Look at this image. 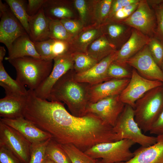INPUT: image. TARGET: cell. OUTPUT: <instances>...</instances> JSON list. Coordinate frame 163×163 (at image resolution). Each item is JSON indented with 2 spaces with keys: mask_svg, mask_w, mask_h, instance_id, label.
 Here are the masks:
<instances>
[{
  "mask_svg": "<svg viewBox=\"0 0 163 163\" xmlns=\"http://www.w3.org/2000/svg\"><path fill=\"white\" fill-rule=\"evenodd\" d=\"M71 55L74 62L73 70L75 73L86 71L98 62L86 53L75 52Z\"/></svg>",
  "mask_w": 163,
  "mask_h": 163,
  "instance_id": "cell-30",
  "label": "cell"
},
{
  "mask_svg": "<svg viewBox=\"0 0 163 163\" xmlns=\"http://www.w3.org/2000/svg\"><path fill=\"white\" fill-rule=\"evenodd\" d=\"M113 0H93L88 2V18L93 22L101 25L107 21Z\"/></svg>",
  "mask_w": 163,
  "mask_h": 163,
  "instance_id": "cell-24",
  "label": "cell"
},
{
  "mask_svg": "<svg viewBox=\"0 0 163 163\" xmlns=\"http://www.w3.org/2000/svg\"><path fill=\"white\" fill-rule=\"evenodd\" d=\"M0 121L17 130L31 144L52 138L50 134L39 129L24 117L14 119L1 118Z\"/></svg>",
  "mask_w": 163,
  "mask_h": 163,
  "instance_id": "cell-15",
  "label": "cell"
},
{
  "mask_svg": "<svg viewBox=\"0 0 163 163\" xmlns=\"http://www.w3.org/2000/svg\"><path fill=\"white\" fill-rule=\"evenodd\" d=\"M68 53L55 57L50 74L36 90L33 91L36 96L47 100L51 90L56 82L64 75L73 69L74 62L71 55Z\"/></svg>",
  "mask_w": 163,
  "mask_h": 163,
  "instance_id": "cell-12",
  "label": "cell"
},
{
  "mask_svg": "<svg viewBox=\"0 0 163 163\" xmlns=\"http://www.w3.org/2000/svg\"><path fill=\"white\" fill-rule=\"evenodd\" d=\"M125 105L120 100V95H114L89 103L87 113L96 116L104 123L113 127Z\"/></svg>",
  "mask_w": 163,
  "mask_h": 163,
  "instance_id": "cell-9",
  "label": "cell"
},
{
  "mask_svg": "<svg viewBox=\"0 0 163 163\" xmlns=\"http://www.w3.org/2000/svg\"><path fill=\"white\" fill-rule=\"evenodd\" d=\"M116 52L104 58L86 71L79 73H75L74 72V79L78 82L91 85L110 80L107 75V70L110 65L113 61Z\"/></svg>",
  "mask_w": 163,
  "mask_h": 163,
  "instance_id": "cell-17",
  "label": "cell"
},
{
  "mask_svg": "<svg viewBox=\"0 0 163 163\" xmlns=\"http://www.w3.org/2000/svg\"><path fill=\"white\" fill-rule=\"evenodd\" d=\"M135 144L131 140L123 139L98 144L84 152L93 158L101 159L103 163L124 162L134 156L130 149Z\"/></svg>",
  "mask_w": 163,
  "mask_h": 163,
  "instance_id": "cell-6",
  "label": "cell"
},
{
  "mask_svg": "<svg viewBox=\"0 0 163 163\" xmlns=\"http://www.w3.org/2000/svg\"><path fill=\"white\" fill-rule=\"evenodd\" d=\"M130 80L112 79L96 85L89 84L88 89L89 103H95L109 97L120 95Z\"/></svg>",
  "mask_w": 163,
  "mask_h": 163,
  "instance_id": "cell-16",
  "label": "cell"
},
{
  "mask_svg": "<svg viewBox=\"0 0 163 163\" xmlns=\"http://www.w3.org/2000/svg\"><path fill=\"white\" fill-rule=\"evenodd\" d=\"M46 154L47 158L56 163H72L61 145L52 138L46 146Z\"/></svg>",
  "mask_w": 163,
  "mask_h": 163,
  "instance_id": "cell-29",
  "label": "cell"
},
{
  "mask_svg": "<svg viewBox=\"0 0 163 163\" xmlns=\"http://www.w3.org/2000/svg\"><path fill=\"white\" fill-rule=\"evenodd\" d=\"M125 63L133 67L144 78L163 83V72L152 56L147 45Z\"/></svg>",
  "mask_w": 163,
  "mask_h": 163,
  "instance_id": "cell-13",
  "label": "cell"
},
{
  "mask_svg": "<svg viewBox=\"0 0 163 163\" xmlns=\"http://www.w3.org/2000/svg\"><path fill=\"white\" fill-rule=\"evenodd\" d=\"M120 163V162H116V163Z\"/></svg>",
  "mask_w": 163,
  "mask_h": 163,
  "instance_id": "cell-49",
  "label": "cell"
},
{
  "mask_svg": "<svg viewBox=\"0 0 163 163\" xmlns=\"http://www.w3.org/2000/svg\"><path fill=\"white\" fill-rule=\"evenodd\" d=\"M27 99V95L21 96L5 95L0 99V116L11 119L24 117Z\"/></svg>",
  "mask_w": 163,
  "mask_h": 163,
  "instance_id": "cell-21",
  "label": "cell"
},
{
  "mask_svg": "<svg viewBox=\"0 0 163 163\" xmlns=\"http://www.w3.org/2000/svg\"><path fill=\"white\" fill-rule=\"evenodd\" d=\"M101 26L103 34L117 50L126 42L131 34L132 28L121 22L107 21Z\"/></svg>",
  "mask_w": 163,
  "mask_h": 163,
  "instance_id": "cell-19",
  "label": "cell"
},
{
  "mask_svg": "<svg viewBox=\"0 0 163 163\" xmlns=\"http://www.w3.org/2000/svg\"><path fill=\"white\" fill-rule=\"evenodd\" d=\"M74 73L73 69L69 71L56 82L47 100L62 101L67 105L71 114L82 117L87 114L89 84L76 81L74 79Z\"/></svg>",
  "mask_w": 163,
  "mask_h": 163,
  "instance_id": "cell-2",
  "label": "cell"
},
{
  "mask_svg": "<svg viewBox=\"0 0 163 163\" xmlns=\"http://www.w3.org/2000/svg\"><path fill=\"white\" fill-rule=\"evenodd\" d=\"M151 134L163 135V110L149 131Z\"/></svg>",
  "mask_w": 163,
  "mask_h": 163,
  "instance_id": "cell-44",
  "label": "cell"
},
{
  "mask_svg": "<svg viewBox=\"0 0 163 163\" xmlns=\"http://www.w3.org/2000/svg\"><path fill=\"white\" fill-rule=\"evenodd\" d=\"M50 20L49 38L66 41L70 43L74 37L66 30L60 20Z\"/></svg>",
  "mask_w": 163,
  "mask_h": 163,
  "instance_id": "cell-32",
  "label": "cell"
},
{
  "mask_svg": "<svg viewBox=\"0 0 163 163\" xmlns=\"http://www.w3.org/2000/svg\"><path fill=\"white\" fill-rule=\"evenodd\" d=\"M127 66L112 62L108 69L107 74L108 78L110 80L130 79L132 76V71L128 70Z\"/></svg>",
  "mask_w": 163,
  "mask_h": 163,
  "instance_id": "cell-34",
  "label": "cell"
},
{
  "mask_svg": "<svg viewBox=\"0 0 163 163\" xmlns=\"http://www.w3.org/2000/svg\"><path fill=\"white\" fill-rule=\"evenodd\" d=\"M44 163H56L52 160L46 157Z\"/></svg>",
  "mask_w": 163,
  "mask_h": 163,
  "instance_id": "cell-46",
  "label": "cell"
},
{
  "mask_svg": "<svg viewBox=\"0 0 163 163\" xmlns=\"http://www.w3.org/2000/svg\"><path fill=\"white\" fill-rule=\"evenodd\" d=\"M0 163H22L11 151L0 146Z\"/></svg>",
  "mask_w": 163,
  "mask_h": 163,
  "instance_id": "cell-41",
  "label": "cell"
},
{
  "mask_svg": "<svg viewBox=\"0 0 163 163\" xmlns=\"http://www.w3.org/2000/svg\"><path fill=\"white\" fill-rule=\"evenodd\" d=\"M160 68L163 72V59L162 61Z\"/></svg>",
  "mask_w": 163,
  "mask_h": 163,
  "instance_id": "cell-48",
  "label": "cell"
},
{
  "mask_svg": "<svg viewBox=\"0 0 163 163\" xmlns=\"http://www.w3.org/2000/svg\"><path fill=\"white\" fill-rule=\"evenodd\" d=\"M6 53V50L4 47L0 46V62H2Z\"/></svg>",
  "mask_w": 163,
  "mask_h": 163,
  "instance_id": "cell-45",
  "label": "cell"
},
{
  "mask_svg": "<svg viewBox=\"0 0 163 163\" xmlns=\"http://www.w3.org/2000/svg\"><path fill=\"white\" fill-rule=\"evenodd\" d=\"M104 35L99 37L88 47L87 54L98 62L112 53L117 51Z\"/></svg>",
  "mask_w": 163,
  "mask_h": 163,
  "instance_id": "cell-25",
  "label": "cell"
},
{
  "mask_svg": "<svg viewBox=\"0 0 163 163\" xmlns=\"http://www.w3.org/2000/svg\"><path fill=\"white\" fill-rule=\"evenodd\" d=\"M46 0H28L27 11L28 15L32 16L37 14L42 8Z\"/></svg>",
  "mask_w": 163,
  "mask_h": 163,
  "instance_id": "cell-42",
  "label": "cell"
},
{
  "mask_svg": "<svg viewBox=\"0 0 163 163\" xmlns=\"http://www.w3.org/2000/svg\"><path fill=\"white\" fill-rule=\"evenodd\" d=\"M0 42L8 49L18 38L28 34L8 5L0 0Z\"/></svg>",
  "mask_w": 163,
  "mask_h": 163,
  "instance_id": "cell-10",
  "label": "cell"
},
{
  "mask_svg": "<svg viewBox=\"0 0 163 163\" xmlns=\"http://www.w3.org/2000/svg\"><path fill=\"white\" fill-rule=\"evenodd\" d=\"M163 85L157 80H150L141 76L135 69L132 71L130 81L120 95L121 101L134 108L136 101L148 91Z\"/></svg>",
  "mask_w": 163,
  "mask_h": 163,
  "instance_id": "cell-11",
  "label": "cell"
},
{
  "mask_svg": "<svg viewBox=\"0 0 163 163\" xmlns=\"http://www.w3.org/2000/svg\"><path fill=\"white\" fill-rule=\"evenodd\" d=\"M8 61L15 69L16 80L33 91L37 89L48 77L53 65V60L31 56L11 59Z\"/></svg>",
  "mask_w": 163,
  "mask_h": 163,
  "instance_id": "cell-3",
  "label": "cell"
},
{
  "mask_svg": "<svg viewBox=\"0 0 163 163\" xmlns=\"http://www.w3.org/2000/svg\"><path fill=\"white\" fill-rule=\"evenodd\" d=\"M139 2L125 7L110 14L106 22H121L128 18L136 10Z\"/></svg>",
  "mask_w": 163,
  "mask_h": 163,
  "instance_id": "cell-36",
  "label": "cell"
},
{
  "mask_svg": "<svg viewBox=\"0 0 163 163\" xmlns=\"http://www.w3.org/2000/svg\"><path fill=\"white\" fill-rule=\"evenodd\" d=\"M45 126L58 143L73 145L84 152L98 144L117 141L113 127L91 113L82 117L73 115L61 102H56L50 108Z\"/></svg>",
  "mask_w": 163,
  "mask_h": 163,
  "instance_id": "cell-1",
  "label": "cell"
},
{
  "mask_svg": "<svg viewBox=\"0 0 163 163\" xmlns=\"http://www.w3.org/2000/svg\"><path fill=\"white\" fill-rule=\"evenodd\" d=\"M147 45L154 60L160 68L163 59V43L154 37L150 38Z\"/></svg>",
  "mask_w": 163,
  "mask_h": 163,
  "instance_id": "cell-35",
  "label": "cell"
},
{
  "mask_svg": "<svg viewBox=\"0 0 163 163\" xmlns=\"http://www.w3.org/2000/svg\"><path fill=\"white\" fill-rule=\"evenodd\" d=\"M50 21L43 7L35 15L30 17L29 36L33 42L42 41L50 39Z\"/></svg>",
  "mask_w": 163,
  "mask_h": 163,
  "instance_id": "cell-22",
  "label": "cell"
},
{
  "mask_svg": "<svg viewBox=\"0 0 163 163\" xmlns=\"http://www.w3.org/2000/svg\"><path fill=\"white\" fill-rule=\"evenodd\" d=\"M150 38L133 28L130 37L120 49L117 50L113 62L128 66L125 62L147 45Z\"/></svg>",
  "mask_w": 163,
  "mask_h": 163,
  "instance_id": "cell-14",
  "label": "cell"
},
{
  "mask_svg": "<svg viewBox=\"0 0 163 163\" xmlns=\"http://www.w3.org/2000/svg\"><path fill=\"white\" fill-rule=\"evenodd\" d=\"M0 85L5 89L6 96H21L27 94L25 86L11 77L5 70L2 62H0Z\"/></svg>",
  "mask_w": 163,
  "mask_h": 163,
  "instance_id": "cell-27",
  "label": "cell"
},
{
  "mask_svg": "<svg viewBox=\"0 0 163 163\" xmlns=\"http://www.w3.org/2000/svg\"><path fill=\"white\" fill-rule=\"evenodd\" d=\"M10 9L28 35L30 34L28 20L30 16L27 11V1L24 0H5Z\"/></svg>",
  "mask_w": 163,
  "mask_h": 163,
  "instance_id": "cell-28",
  "label": "cell"
},
{
  "mask_svg": "<svg viewBox=\"0 0 163 163\" xmlns=\"http://www.w3.org/2000/svg\"><path fill=\"white\" fill-rule=\"evenodd\" d=\"M67 4L65 1L46 0L43 8L45 15L50 19L70 18L73 13L67 6Z\"/></svg>",
  "mask_w": 163,
  "mask_h": 163,
  "instance_id": "cell-26",
  "label": "cell"
},
{
  "mask_svg": "<svg viewBox=\"0 0 163 163\" xmlns=\"http://www.w3.org/2000/svg\"><path fill=\"white\" fill-rule=\"evenodd\" d=\"M121 23L138 30L150 38L155 36L157 26L155 14L146 0H140L136 10Z\"/></svg>",
  "mask_w": 163,
  "mask_h": 163,
  "instance_id": "cell-8",
  "label": "cell"
},
{
  "mask_svg": "<svg viewBox=\"0 0 163 163\" xmlns=\"http://www.w3.org/2000/svg\"><path fill=\"white\" fill-rule=\"evenodd\" d=\"M64 27L74 38L81 31L84 27L80 21L66 18L60 20Z\"/></svg>",
  "mask_w": 163,
  "mask_h": 163,
  "instance_id": "cell-39",
  "label": "cell"
},
{
  "mask_svg": "<svg viewBox=\"0 0 163 163\" xmlns=\"http://www.w3.org/2000/svg\"><path fill=\"white\" fill-rule=\"evenodd\" d=\"M113 129L117 134V141L128 139L142 147L149 146L157 142V137L147 136L142 133L135 120L134 109L128 104H125Z\"/></svg>",
  "mask_w": 163,
  "mask_h": 163,
  "instance_id": "cell-5",
  "label": "cell"
},
{
  "mask_svg": "<svg viewBox=\"0 0 163 163\" xmlns=\"http://www.w3.org/2000/svg\"><path fill=\"white\" fill-rule=\"evenodd\" d=\"M8 50V56L5 58L6 60L25 56L41 59L28 34L18 38Z\"/></svg>",
  "mask_w": 163,
  "mask_h": 163,
  "instance_id": "cell-23",
  "label": "cell"
},
{
  "mask_svg": "<svg viewBox=\"0 0 163 163\" xmlns=\"http://www.w3.org/2000/svg\"><path fill=\"white\" fill-rule=\"evenodd\" d=\"M156 142L148 147L141 146L129 160L120 163H163V135L157 136Z\"/></svg>",
  "mask_w": 163,
  "mask_h": 163,
  "instance_id": "cell-18",
  "label": "cell"
},
{
  "mask_svg": "<svg viewBox=\"0 0 163 163\" xmlns=\"http://www.w3.org/2000/svg\"><path fill=\"white\" fill-rule=\"evenodd\" d=\"M140 0H113L109 15L125 7L138 2Z\"/></svg>",
  "mask_w": 163,
  "mask_h": 163,
  "instance_id": "cell-43",
  "label": "cell"
},
{
  "mask_svg": "<svg viewBox=\"0 0 163 163\" xmlns=\"http://www.w3.org/2000/svg\"><path fill=\"white\" fill-rule=\"evenodd\" d=\"M51 138L43 142L31 144L29 163H45L46 158V147Z\"/></svg>",
  "mask_w": 163,
  "mask_h": 163,
  "instance_id": "cell-33",
  "label": "cell"
},
{
  "mask_svg": "<svg viewBox=\"0 0 163 163\" xmlns=\"http://www.w3.org/2000/svg\"><path fill=\"white\" fill-rule=\"evenodd\" d=\"M135 119L145 133L149 132L163 110V85L146 92L135 103Z\"/></svg>",
  "mask_w": 163,
  "mask_h": 163,
  "instance_id": "cell-4",
  "label": "cell"
},
{
  "mask_svg": "<svg viewBox=\"0 0 163 163\" xmlns=\"http://www.w3.org/2000/svg\"><path fill=\"white\" fill-rule=\"evenodd\" d=\"M151 7L155 12L157 26L154 37L163 43V2Z\"/></svg>",
  "mask_w": 163,
  "mask_h": 163,
  "instance_id": "cell-37",
  "label": "cell"
},
{
  "mask_svg": "<svg viewBox=\"0 0 163 163\" xmlns=\"http://www.w3.org/2000/svg\"><path fill=\"white\" fill-rule=\"evenodd\" d=\"M103 34L101 25L94 23L84 26L70 43L71 53L79 52L87 54L88 46Z\"/></svg>",
  "mask_w": 163,
  "mask_h": 163,
  "instance_id": "cell-20",
  "label": "cell"
},
{
  "mask_svg": "<svg viewBox=\"0 0 163 163\" xmlns=\"http://www.w3.org/2000/svg\"><path fill=\"white\" fill-rule=\"evenodd\" d=\"M74 3L79 13L80 21L85 26L88 19V2L85 0H75Z\"/></svg>",
  "mask_w": 163,
  "mask_h": 163,
  "instance_id": "cell-40",
  "label": "cell"
},
{
  "mask_svg": "<svg viewBox=\"0 0 163 163\" xmlns=\"http://www.w3.org/2000/svg\"><path fill=\"white\" fill-rule=\"evenodd\" d=\"M61 145L72 163H96L97 159L91 158L74 145L67 144Z\"/></svg>",
  "mask_w": 163,
  "mask_h": 163,
  "instance_id": "cell-31",
  "label": "cell"
},
{
  "mask_svg": "<svg viewBox=\"0 0 163 163\" xmlns=\"http://www.w3.org/2000/svg\"><path fill=\"white\" fill-rule=\"evenodd\" d=\"M31 145L17 130L0 121V146L9 150L22 163H29Z\"/></svg>",
  "mask_w": 163,
  "mask_h": 163,
  "instance_id": "cell-7",
  "label": "cell"
},
{
  "mask_svg": "<svg viewBox=\"0 0 163 163\" xmlns=\"http://www.w3.org/2000/svg\"><path fill=\"white\" fill-rule=\"evenodd\" d=\"M51 48L54 59L59 56L71 53L70 43L66 41L52 39Z\"/></svg>",
  "mask_w": 163,
  "mask_h": 163,
  "instance_id": "cell-38",
  "label": "cell"
},
{
  "mask_svg": "<svg viewBox=\"0 0 163 163\" xmlns=\"http://www.w3.org/2000/svg\"><path fill=\"white\" fill-rule=\"evenodd\" d=\"M96 163H103L101 159H97Z\"/></svg>",
  "mask_w": 163,
  "mask_h": 163,
  "instance_id": "cell-47",
  "label": "cell"
}]
</instances>
